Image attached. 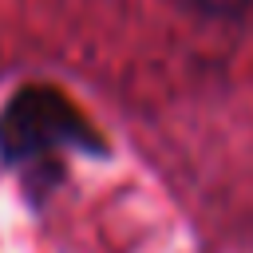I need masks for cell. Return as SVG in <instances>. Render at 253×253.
Returning a JSON list of instances; mask_svg holds the SVG:
<instances>
[{"label": "cell", "instance_id": "1", "mask_svg": "<svg viewBox=\"0 0 253 253\" xmlns=\"http://www.w3.org/2000/svg\"><path fill=\"white\" fill-rule=\"evenodd\" d=\"M67 150L103 158L107 142L79 115V107L55 87H20L0 111V162L8 170H20L24 182L36 190L40 170L47 186L59 178L55 154Z\"/></svg>", "mask_w": 253, "mask_h": 253}, {"label": "cell", "instance_id": "2", "mask_svg": "<svg viewBox=\"0 0 253 253\" xmlns=\"http://www.w3.org/2000/svg\"><path fill=\"white\" fill-rule=\"evenodd\" d=\"M182 4L206 20H241L253 8V0H182Z\"/></svg>", "mask_w": 253, "mask_h": 253}]
</instances>
